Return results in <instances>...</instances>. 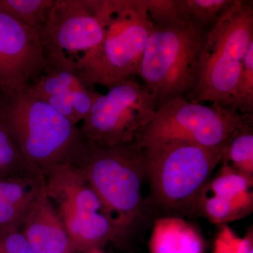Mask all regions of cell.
Masks as SVG:
<instances>
[{"instance_id":"cell-20","label":"cell","mask_w":253,"mask_h":253,"mask_svg":"<svg viewBox=\"0 0 253 253\" xmlns=\"http://www.w3.org/2000/svg\"><path fill=\"white\" fill-rule=\"evenodd\" d=\"M45 183V177L0 179V201L28 208Z\"/></svg>"},{"instance_id":"cell-2","label":"cell","mask_w":253,"mask_h":253,"mask_svg":"<svg viewBox=\"0 0 253 253\" xmlns=\"http://www.w3.org/2000/svg\"><path fill=\"white\" fill-rule=\"evenodd\" d=\"M103 26L101 42L75 65L83 83L110 89L129 78L138 77L148 38L154 25L144 0H91Z\"/></svg>"},{"instance_id":"cell-24","label":"cell","mask_w":253,"mask_h":253,"mask_svg":"<svg viewBox=\"0 0 253 253\" xmlns=\"http://www.w3.org/2000/svg\"><path fill=\"white\" fill-rule=\"evenodd\" d=\"M0 253H36L19 228H0Z\"/></svg>"},{"instance_id":"cell-26","label":"cell","mask_w":253,"mask_h":253,"mask_svg":"<svg viewBox=\"0 0 253 253\" xmlns=\"http://www.w3.org/2000/svg\"><path fill=\"white\" fill-rule=\"evenodd\" d=\"M86 253H103L101 252V249L94 250V251H89Z\"/></svg>"},{"instance_id":"cell-17","label":"cell","mask_w":253,"mask_h":253,"mask_svg":"<svg viewBox=\"0 0 253 253\" xmlns=\"http://www.w3.org/2000/svg\"><path fill=\"white\" fill-rule=\"evenodd\" d=\"M55 0H0V11L39 34L45 26Z\"/></svg>"},{"instance_id":"cell-25","label":"cell","mask_w":253,"mask_h":253,"mask_svg":"<svg viewBox=\"0 0 253 253\" xmlns=\"http://www.w3.org/2000/svg\"><path fill=\"white\" fill-rule=\"evenodd\" d=\"M28 209L0 201V228L14 226L20 229Z\"/></svg>"},{"instance_id":"cell-5","label":"cell","mask_w":253,"mask_h":253,"mask_svg":"<svg viewBox=\"0 0 253 253\" xmlns=\"http://www.w3.org/2000/svg\"><path fill=\"white\" fill-rule=\"evenodd\" d=\"M253 42V1L235 0L206 34L197 81L186 99L224 108L235 91L245 56Z\"/></svg>"},{"instance_id":"cell-3","label":"cell","mask_w":253,"mask_h":253,"mask_svg":"<svg viewBox=\"0 0 253 253\" xmlns=\"http://www.w3.org/2000/svg\"><path fill=\"white\" fill-rule=\"evenodd\" d=\"M77 167L102 203L120 239L126 238L144 217L141 190L146 176L141 147L136 143L104 146L86 141Z\"/></svg>"},{"instance_id":"cell-12","label":"cell","mask_w":253,"mask_h":253,"mask_svg":"<svg viewBox=\"0 0 253 253\" xmlns=\"http://www.w3.org/2000/svg\"><path fill=\"white\" fill-rule=\"evenodd\" d=\"M253 178L221 165L198 196L194 215L212 224H226L253 211Z\"/></svg>"},{"instance_id":"cell-13","label":"cell","mask_w":253,"mask_h":253,"mask_svg":"<svg viewBox=\"0 0 253 253\" xmlns=\"http://www.w3.org/2000/svg\"><path fill=\"white\" fill-rule=\"evenodd\" d=\"M26 90L77 126L89 114L100 94L83 83L74 68L48 62Z\"/></svg>"},{"instance_id":"cell-23","label":"cell","mask_w":253,"mask_h":253,"mask_svg":"<svg viewBox=\"0 0 253 253\" xmlns=\"http://www.w3.org/2000/svg\"><path fill=\"white\" fill-rule=\"evenodd\" d=\"M154 26H166L185 18L179 0H144Z\"/></svg>"},{"instance_id":"cell-10","label":"cell","mask_w":253,"mask_h":253,"mask_svg":"<svg viewBox=\"0 0 253 253\" xmlns=\"http://www.w3.org/2000/svg\"><path fill=\"white\" fill-rule=\"evenodd\" d=\"M103 36L91 0H55L39 33L47 62L73 68L99 45Z\"/></svg>"},{"instance_id":"cell-27","label":"cell","mask_w":253,"mask_h":253,"mask_svg":"<svg viewBox=\"0 0 253 253\" xmlns=\"http://www.w3.org/2000/svg\"><path fill=\"white\" fill-rule=\"evenodd\" d=\"M4 179V178L1 177V176H0V179Z\"/></svg>"},{"instance_id":"cell-22","label":"cell","mask_w":253,"mask_h":253,"mask_svg":"<svg viewBox=\"0 0 253 253\" xmlns=\"http://www.w3.org/2000/svg\"><path fill=\"white\" fill-rule=\"evenodd\" d=\"M213 253H253V230L250 228L244 238L240 237L227 224H221L214 245Z\"/></svg>"},{"instance_id":"cell-19","label":"cell","mask_w":253,"mask_h":253,"mask_svg":"<svg viewBox=\"0 0 253 253\" xmlns=\"http://www.w3.org/2000/svg\"><path fill=\"white\" fill-rule=\"evenodd\" d=\"M0 176L3 178H41L23 158L8 131L0 123Z\"/></svg>"},{"instance_id":"cell-8","label":"cell","mask_w":253,"mask_h":253,"mask_svg":"<svg viewBox=\"0 0 253 253\" xmlns=\"http://www.w3.org/2000/svg\"><path fill=\"white\" fill-rule=\"evenodd\" d=\"M138 77L121 82L100 94L78 126L84 139L99 146L136 143L154 120L156 101Z\"/></svg>"},{"instance_id":"cell-6","label":"cell","mask_w":253,"mask_h":253,"mask_svg":"<svg viewBox=\"0 0 253 253\" xmlns=\"http://www.w3.org/2000/svg\"><path fill=\"white\" fill-rule=\"evenodd\" d=\"M206 34L186 18L154 26L138 78L154 96L156 106L179 96L187 99L194 90Z\"/></svg>"},{"instance_id":"cell-21","label":"cell","mask_w":253,"mask_h":253,"mask_svg":"<svg viewBox=\"0 0 253 253\" xmlns=\"http://www.w3.org/2000/svg\"><path fill=\"white\" fill-rule=\"evenodd\" d=\"M224 108L243 115H253V42L245 56L235 91Z\"/></svg>"},{"instance_id":"cell-9","label":"cell","mask_w":253,"mask_h":253,"mask_svg":"<svg viewBox=\"0 0 253 253\" xmlns=\"http://www.w3.org/2000/svg\"><path fill=\"white\" fill-rule=\"evenodd\" d=\"M253 120L219 105L175 97L157 105L156 115L138 144L154 140H183L210 149L226 146L241 125Z\"/></svg>"},{"instance_id":"cell-1","label":"cell","mask_w":253,"mask_h":253,"mask_svg":"<svg viewBox=\"0 0 253 253\" xmlns=\"http://www.w3.org/2000/svg\"><path fill=\"white\" fill-rule=\"evenodd\" d=\"M0 123L28 164L43 176L56 168L76 167L85 149L79 126L26 89L0 96Z\"/></svg>"},{"instance_id":"cell-18","label":"cell","mask_w":253,"mask_h":253,"mask_svg":"<svg viewBox=\"0 0 253 253\" xmlns=\"http://www.w3.org/2000/svg\"><path fill=\"white\" fill-rule=\"evenodd\" d=\"M235 0H179L183 15L196 27L208 33Z\"/></svg>"},{"instance_id":"cell-16","label":"cell","mask_w":253,"mask_h":253,"mask_svg":"<svg viewBox=\"0 0 253 253\" xmlns=\"http://www.w3.org/2000/svg\"><path fill=\"white\" fill-rule=\"evenodd\" d=\"M220 164L253 178V120L241 125L233 133Z\"/></svg>"},{"instance_id":"cell-15","label":"cell","mask_w":253,"mask_h":253,"mask_svg":"<svg viewBox=\"0 0 253 253\" xmlns=\"http://www.w3.org/2000/svg\"><path fill=\"white\" fill-rule=\"evenodd\" d=\"M150 253H206V244L199 230L177 217L158 219L149 241Z\"/></svg>"},{"instance_id":"cell-7","label":"cell","mask_w":253,"mask_h":253,"mask_svg":"<svg viewBox=\"0 0 253 253\" xmlns=\"http://www.w3.org/2000/svg\"><path fill=\"white\" fill-rule=\"evenodd\" d=\"M44 177L46 194L57 206L74 253H86L121 241L102 203L79 168H56Z\"/></svg>"},{"instance_id":"cell-11","label":"cell","mask_w":253,"mask_h":253,"mask_svg":"<svg viewBox=\"0 0 253 253\" xmlns=\"http://www.w3.org/2000/svg\"><path fill=\"white\" fill-rule=\"evenodd\" d=\"M46 63L39 34L0 11V96L26 89Z\"/></svg>"},{"instance_id":"cell-4","label":"cell","mask_w":253,"mask_h":253,"mask_svg":"<svg viewBox=\"0 0 253 253\" xmlns=\"http://www.w3.org/2000/svg\"><path fill=\"white\" fill-rule=\"evenodd\" d=\"M138 145L155 201L168 211L194 215L198 196L220 164L226 146L210 149L183 140Z\"/></svg>"},{"instance_id":"cell-14","label":"cell","mask_w":253,"mask_h":253,"mask_svg":"<svg viewBox=\"0 0 253 253\" xmlns=\"http://www.w3.org/2000/svg\"><path fill=\"white\" fill-rule=\"evenodd\" d=\"M22 233L36 253H73L62 221L48 197L45 183L30 205Z\"/></svg>"}]
</instances>
